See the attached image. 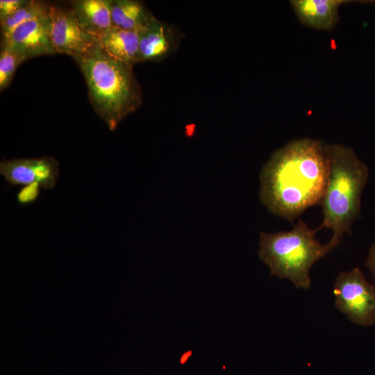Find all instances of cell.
I'll return each mask as SVG.
<instances>
[{"mask_svg":"<svg viewBox=\"0 0 375 375\" xmlns=\"http://www.w3.org/2000/svg\"><path fill=\"white\" fill-rule=\"evenodd\" d=\"M71 4L81 26L97 40L113 26L110 0H76Z\"/></svg>","mask_w":375,"mask_h":375,"instance_id":"obj_11","label":"cell"},{"mask_svg":"<svg viewBox=\"0 0 375 375\" xmlns=\"http://www.w3.org/2000/svg\"><path fill=\"white\" fill-rule=\"evenodd\" d=\"M290 4L299 20L304 25L331 31L339 21V8L344 0H292Z\"/></svg>","mask_w":375,"mask_h":375,"instance_id":"obj_10","label":"cell"},{"mask_svg":"<svg viewBox=\"0 0 375 375\" xmlns=\"http://www.w3.org/2000/svg\"><path fill=\"white\" fill-rule=\"evenodd\" d=\"M31 0H1L0 21L11 16L18 10L27 5Z\"/></svg>","mask_w":375,"mask_h":375,"instance_id":"obj_16","label":"cell"},{"mask_svg":"<svg viewBox=\"0 0 375 375\" xmlns=\"http://www.w3.org/2000/svg\"><path fill=\"white\" fill-rule=\"evenodd\" d=\"M88 85L90 102L110 131L142 103L133 66L110 56L99 44L74 58Z\"/></svg>","mask_w":375,"mask_h":375,"instance_id":"obj_2","label":"cell"},{"mask_svg":"<svg viewBox=\"0 0 375 375\" xmlns=\"http://www.w3.org/2000/svg\"><path fill=\"white\" fill-rule=\"evenodd\" d=\"M50 5L40 1L31 0L30 2L1 22V42L10 37L14 30L28 21L48 16Z\"/></svg>","mask_w":375,"mask_h":375,"instance_id":"obj_14","label":"cell"},{"mask_svg":"<svg viewBox=\"0 0 375 375\" xmlns=\"http://www.w3.org/2000/svg\"><path fill=\"white\" fill-rule=\"evenodd\" d=\"M333 293L335 307L351 322L375 326V285L369 283L358 268L340 272Z\"/></svg>","mask_w":375,"mask_h":375,"instance_id":"obj_5","label":"cell"},{"mask_svg":"<svg viewBox=\"0 0 375 375\" xmlns=\"http://www.w3.org/2000/svg\"><path fill=\"white\" fill-rule=\"evenodd\" d=\"M0 174L13 185H38L49 190L59 176V163L52 156L4 160L0 162Z\"/></svg>","mask_w":375,"mask_h":375,"instance_id":"obj_7","label":"cell"},{"mask_svg":"<svg viewBox=\"0 0 375 375\" xmlns=\"http://www.w3.org/2000/svg\"><path fill=\"white\" fill-rule=\"evenodd\" d=\"M97 41L114 58L131 66L140 62L139 57V32L112 26Z\"/></svg>","mask_w":375,"mask_h":375,"instance_id":"obj_12","label":"cell"},{"mask_svg":"<svg viewBox=\"0 0 375 375\" xmlns=\"http://www.w3.org/2000/svg\"><path fill=\"white\" fill-rule=\"evenodd\" d=\"M24 57L9 46H1L0 53V90H3L11 82L17 67Z\"/></svg>","mask_w":375,"mask_h":375,"instance_id":"obj_15","label":"cell"},{"mask_svg":"<svg viewBox=\"0 0 375 375\" xmlns=\"http://www.w3.org/2000/svg\"><path fill=\"white\" fill-rule=\"evenodd\" d=\"M110 10L112 25L126 30L140 31L154 17L135 0H110Z\"/></svg>","mask_w":375,"mask_h":375,"instance_id":"obj_13","label":"cell"},{"mask_svg":"<svg viewBox=\"0 0 375 375\" xmlns=\"http://www.w3.org/2000/svg\"><path fill=\"white\" fill-rule=\"evenodd\" d=\"M328 174L321 201L323 221L317 231H333L326 244L330 251L336 247L344 234H351V227L360 217L361 196L367 183L369 170L354 151L340 144H326Z\"/></svg>","mask_w":375,"mask_h":375,"instance_id":"obj_3","label":"cell"},{"mask_svg":"<svg viewBox=\"0 0 375 375\" xmlns=\"http://www.w3.org/2000/svg\"><path fill=\"white\" fill-rule=\"evenodd\" d=\"M317 231L299 219L289 231L260 232L258 253L270 275L288 279L297 288H310L311 267L330 251L315 237Z\"/></svg>","mask_w":375,"mask_h":375,"instance_id":"obj_4","label":"cell"},{"mask_svg":"<svg viewBox=\"0 0 375 375\" xmlns=\"http://www.w3.org/2000/svg\"><path fill=\"white\" fill-rule=\"evenodd\" d=\"M50 38L56 53L73 58L86 52L97 41L79 24L71 8L50 5Z\"/></svg>","mask_w":375,"mask_h":375,"instance_id":"obj_6","label":"cell"},{"mask_svg":"<svg viewBox=\"0 0 375 375\" xmlns=\"http://www.w3.org/2000/svg\"><path fill=\"white\" fill-rule=\"evenodd\" d=\"M365 266L371 271L375 279V242H374L368 251Z\"/></svg>","mask_w":375,"mask_h":375,"instance_id":"obj_17","label":"cell"},{"mask_svg":"<svg viewBox=\"0 0 375 375\" xmlns=\"http://www.w3.org/2000/svg\"><path fill=\"white\" fill-rule=\"evenodd\" d=\"M51 20L48 16L25 22L11 33L1 46H9L25 60L56 53L50 38Z\"/></svg>","mask_w":375,"mask_h":375,"instance_id":"obj_8","label":"cell"},{"mask_svg":"<svg viewBox=\"0 0 375 375\" xmlns=\"http://www.w3.org/2000/svg\"><path fill=\"white\" fill-rule=\"evenodd\" d=\"M138 32L140 62L165 58L176 49L181 40L175 26L155 17Z\"/></svg>","mask_w":375,"mask_h":375,"instance_id":"obj_9","label":"cell"},{"mask_svg":"<svg viewBox=\"0 0 375 375\" xmlns=\"http://www.w3.org/2000/svg\"><path fill=\"white\" fill-rule=\"evenodd\" d=\"M326 146L304 138L272 153L260 174V199L269 211L292 221L321 203L328 174Z\"/></svg>","mask_w":375,"mask_h":375,"instance_id":"obj_1","label":"cell"}]
</instances>
